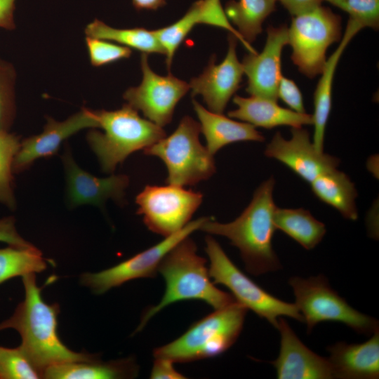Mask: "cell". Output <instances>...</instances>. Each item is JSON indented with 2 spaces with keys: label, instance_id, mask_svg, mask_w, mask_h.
<instances>
[{
  "label": "cell",
  "instance_id": "obj_1",
  "mask_svg": "<svg viewBox=\"0 0 379 379\" xmlns=\"http://www.w3.org/2000/svg\"><path fill=\"white\" fill-rule=\"evenodd\" d=\"M22 283L25 298L13 315L0 323V331L13 328L19 333L22 338L20 347L41 375L46 368L55 364L86 361L98 357L97 354L74 352L60 340L57 333L60 306L43 300L41 288L36 284L34 273L23 276Z\"/></svg>",
  "mask_w": 379,
  "mask_h": 379
},
{
  "label": "cell",
  "instance_id": "obj_2",
  "mask_svg": "<svg viewBox=\"0 0 379 379\" xmlns=\"http://www.w3.org/2000/svg\"><path fill=\"white\" fill-rule=\"evenodd\" d=\"M275 180L271 177L261 183L241 215L232 222L222 223L210 218L199 230L208 234L226 237L240 252L248 272L259 276L281 269L280 261L272 247L276 230L273 199Z\"/></svg>",
  "mask_w": 379,
  "mask_h": 379
},
{
  "label": "cell",
  "instance_id": "obj_3",
  "mask_svg": "<svg viewBox=\"0 0 379 379\" xmlns=\"http://www.w3.org/2000/svg\"><path fill=\"white\" fill-rule=\"evenodd\" d=\"M158 272L165 280L164 294L156 305L144 312L137 331L166 307L179 301L201 300L214 310L236 301L232 294L215 286L206 260L198 255L197 245L190 236L168 252L161 261Z\"/></svg>",
  "mask_w": 379,
  "mask_h": 379
},
{
  "label": "cell",
  "instance_id": "obj_4",
  "mask_svg": "<svg viewBox=\"0 0 379 379\" xmlns=\"http://www.w3.org/2000/svg\"><path fill=\"white\" fill-rule=\"evenodd\" d=\"M92 112L101 131H90L86 140L107 173H113L131 154L145 150L166 135L162 127L141 117L126 103L116 110Z\"/></svg>",
  "mask_w": 379,
  "mask_h": 379
},
{
  "label": "cell",
  "instance_id": "obj_5",
  "mask_svg": "<svg viewBox=\"0 0 379 379\" xmlns=\"http://www.w3.org/2000/svg\"><path fill=\"white\" fill-rule=\"evenodd\" d=\"M248 309L235 301L194 322L181 336L155 348L154 357L186 363L217 357L239 338Z\"/></svg>",
  "mask_w": 379,
  "mask_h": 379
},
{
  "label": "cell",
  "instance_id": "obj_6",
  "mask_svg": "<svg viewBox=\"0 0 379 379\" xmlns=\"http://www.w3.org/2000/svg\"><path fill=\"white\" fill-rule=\"evenodd\" d=\"M200 133L199 123L185 116L170 135L143 150L145 154L157 157L164 163L167 184L194 185L215 173L213 155L200 142Z\"/></svg>",
  "mask_w": 379,
  "mask_h": 379
},
{
  "label": "cell",
  "instance_id": "obj_7",
  "mask_svg": "<svg viewBox=\"0 0 379 379\" xmlns=\"http://www.w3.org/2000/svg\"><path fill=\"white\" fill-rule=\"evenodd\" d=\"M205 244L211 278L215 284L226 286L237 302L275 328L278 319L282 316L303 322L302 316L295 303L284 302L257 285L234 264L211 234L206 237Z\"/></svg>",
  "mask_w": 379,
  "mask_h": 379
},
{
  "label": "cell",
  "instance_id": "obj_8",
  "mask_svg": "<svg viewBox=\"0 0 379 379\" xmlns=\"http://www.w3.org/2000/svg\"><path fill=\"white\" fill-rule=\"evenodd\" d=\"M295 297L298 309L307 332L320 322H340L354 331L371 335L379 328L378 321L352 307L329 285L322 274L307 279L293 277L288 280Z\"/></svg>",
  "mask_w": 379,
  "mask_h": 379
},
{
  "label": "cell",
  "instance_id": "obj_9",
  "mask_svg": "<svg viewBox=\"0 0 379 379\" xmlns=\"http://www.w3.org/2000/svg\"><path fill=\"white\" fill-rule=\"evenodd\" d=\"M291 60L309 78L320 74L326 62L328 48L341 39V18L321 5L293 16L288 27Z\"/></svg>",
  "mask_w": 379,
  "mask_h": 379
},
{
  "label": "cell",
  "instance_id": "obj_10",
  "mask_svg": "<svg viewBox=\"0 0 379 379\" xmlns=\"http://www.w3.org/2000/svg\"><path fill=\"white\" fill-rule=\"evenodd\" d=\"M202 201L201 192L170 184L147 185L135 198L137 213L144 224L164 237L187 225Z\"/></svg>",
  "mask_w": 379,
  "mask_h": 379
},
{
  "label": "cell",
  "instance_id": "obj_11",
  "mask_svg": "<svg viewBox=\"0 0 379 379\" xmlns=\"http://www.w3.org/2000/svg\"><path fill=\"white\" fill-rule=\"evenodd\" d=\"M208 217L190 221L179 232L164 237L159 243L107 270L96 273L81 274V284L94 293L102 294L109 289L140 278L157 275L159 264L168 252L178 242L199 230Z\"/></svg>",
  "mask_w": 379,
  "mask_h": 379
},
{
  "label": "cell",
  "instance_id": "obj_12",
  "mask_svg": "<svg viewBox=\"0 0 379 379\" xmlns=\"http://www.w3.org/2000/svg\"><path fill=\"white\" fill-rule=\"evenodd\" d=\"M140 66V84L128 88L123 98L126 104L140 111L147 119L163 128L171 123L175 107L190 89V85L173 75L155 73L148 64L147 54H141Z\"/></svg>",
  "mask_w": 379,
  "mask_h": 379
},
{
  "label": "cell",
  "instance_id": "obj_13",
  "mask_svg": "<svg viewBox=\"0 0 379 379\" xmlns=\"http://www.w3.org/2000/svg\"><path fill=\"white\" fill-rule=\"evenodd\" d=\"M291 131V138L288 140L277 132L267 145L265 155L281 162L308 183L319 175L337 168L340 160L319 152L306 129L292 128Z\"/></svg>",
  "mask_w": 379,
  "mask_h": 379
},
{
  "label": "cell",
  "instance_id": "obj_14",
  "mask_svg": "<svg viewBox=\"0 0 379 379\" xmlns=\"http://www.w3.org/2000/svg\"><path fill=\"white\" fill-rule=\"evenodd\" d=\"M237 40L230 33L224 60L216 65L213 55L203 72L189 83L192 96L201 95L208 109L215 113L223 114L229 100L239 88L244 74L237 55Z\"/></svg>",
  "mask_w": 379,
  "mask_h": 379
},
{
  "label": "cell",
  "instance_id": "obj_15",
  "mask_svg": "<svg viewBox=\"0 0 379 379\" xmlns=\"http://www.w3.org/2000/svg\"><path fill=\"white\" fill-rule=\"evenodd\" d=\"M97 128L92 109L85 107L63 121L47 117L42 132L21 140L13 161V173L27 170L39 159L53 156L67 139L79 131Z\"/></svg>",
  "mask_w": 379,
  "mask_h": 379
},
{
  "label": "cell",
  "instance_id": "obj_16",
  "mask_svg": "<svg viewBox=\"0 0 379 379\" xmlns=\"http://www.w3.org/2000/svg\"><path fill=\"white\" fill-rule=\"evenodd\" d=\"M62 161L66 180L67 201L69 206L93 205L102 207L108 199L121 203L129 185L128 176L112 174L98 178L82 169L66 147Z\"/></svg>",
  "mask_w": 379,
  "mask_h": 379
},
{
  "label": "cell",
  "instance_id": "obj_17",
  "mask_svg": "<svg viewBox=\"0 0 379 379\" xmlns=\"http://www.w3.org/2000/svg\"><path fill=\"white\" fill-rule=\"evenodd\" d=\"M288 27L267 28V39L262 51L244 56L241 65L247 76L246 91L251 96L277 101L278 86L281 74V54L288 44Z\"/></svg>",
  "mask_w": 379,
  "mask_h": 379
},
{
  "label": "cell",
  "instance_id": "obj_18",
  "mask_svg": "<svg viewBox=\"0 0 379 379\" xmlns=\"http://www.w3.org/2000/svg\"><path fill=\"white\" fill-rule=\"evenodd\" d=\"M280 333L278 357L270 363L279 379H331L333 370L328 359L313 352L296 335L281 317L277 328Z\"/></svg>",
  "mask_w": 379,
  "mask_h": 379
},
{
  "label": "cell",
  "instance_id": "obj_19",
  "mask_svg": "<svg viewBox=\"0 0 379 379\" xmlns=\"http://www.w3.org/2000/svg\"><path fill=\"white\" fill-rule=\"evenodd\" d=\"M206 24L229 31L239 40L249 53L256 51L247 43L232 25L222 7L220 0H198L175 22L154 32L165 51L166 64L170 71L174 54L196 25Z\"/></svg>",
  "mask_w": 379,
  "mask_h": 379
},
{
  "label": "cell",
  "instance_id": "obj_20",
  "mask_svg": "<svg viewBox=\"0 0 379 379\" xmlns=\"http://www.w3.org/2000/svg\"><path fill=\"white\" fill-rule=\"evenodd\" d=\"M333 378H379V328L359 344L338 342L327 348Z\"/></svg>",
  "mask_w": 379,
  "mask_h": 379
},
{
  "label": "cell",
  "instance_id": "obj_21",
  "mask_svg": "<svg viewBox=\"0 0 379 379\" xmlns=\"http://www.w3.org/2000/svg\"><path fill=\"white\" fill-rule=\"evenodd\" d=\"M234 103L237 108L228 112L230 118L248 123L254 127L267 129L281 126L300 128L312 124V115L299 113L279 106L277 101L251 96L234 95Z\"/></svg>",
  "mask_w": 379,
  "mask_h": 379
},
{
  "label": "cell",
  "instance_id": "obj_22",
  "mask_svg": "<svg viewBox=\"0 0 379 379\" xmlns=\"http://www.w3.org/2000/svg\"><path fill=\"white\" fill-rule=\"evenodd\" d=\"M362 28L357 22L348 20L347 26L338 48L327 59L320 74L321 78L314 93L313 144L319 152H324L326 128L332 107V86L338 63L346 46Z\"/></svg>",
  "mask_w": 379,
  "mask_h": 379
},
{
  "label": "cell",
  "instance_id": "obj_23",
  "mask_svg": "<svg viewBox=\"0 0 379 379\" xmlns=\"http://www.w3.org/2000/svg\"><path fill=\"white\" fill-rule=\"evenodd\" d=\"M192 104L199 121L201 132L206 140V147L213 156L220 149L233 142L265 140V137L253 126L213 112L195 100H192Z\"/></svg>",
  "mask_w": 379,
  "mask_h": 379
},
{
  "label": "cell",
  "instance_id": "obj_24",
  "mask_svg": "<svg viewBox=\"0 0 379 379\" xmlns=\"http://www.w3.org/2000/svg\"><path fill=\"white\" fill-rule=\"evenodd\" d=\"M133 358L103 361L98 358L86 361H69L46 368L42 378L48 379H121L138 375Z\"/></svg>",
  "mask_w": 379,
  "mask_h": 379
},
{
  "label": "cell",
  "instance_id": "obj_25",
  "mask_svg": "<svg viewBox=\"0 0 379 379\" xmlns=\"http://www.w3.org/2000/svg\"><path fill=\"white\" fill-rule=\"evenodd\" d=\"M314 194L321 201L335 208L343 218H358L355 199L357 191L350 178L337 168L324 173L310 183Z\"/></svg>",
  "mask_w": 379,
  "mask_h": 379
},
{
  "label": "cell",
  "instance_id": "obj_26",
  "mask_svg": "<svg viewBox=\"0 0 379 379\" xmlns=\"http://www.w3.org/2000/svg\"><path fill=\"white\" fill-rule=\"evenodd\" d=\"M274 224L307 250L316 247L326 233L325 225L302 208H283L277 206Z\"/></svg>",
  "mask_w": 379,
  "mask_h": 379
},
{
  "label": "cell",
  "instance_id": "obj_27",
  "mask_svg": "<svg viewBox=\"0 0 379 379\" xmlns=\"http://www.w3.org/2000/svg\"><path fill=\"white\" fill-rule=\"evenodd\" d=\"M278 0H230L225 6V13L237 27L241 37L249 44L262 31L265 19L276 10Z\"/></svg>",
  "mask_w": 379,
  "mask_h": 379
},
{
  "label": "cell",
  "instance_id": "obj_28",
  "mask_svg": "<svg viewBox=\"0 0 379 379\" xmlns=\"http://www.w3.org/2000/svg\"><path fill=\"white\" fill-rule=\"evenodd\" d=\"M86 36L117 42L142 53L165 55V51L154 30L142 27L119 29L109 26L101 20H94L84 29Z\"/></svg>",
  "mask_w": 379,
  "mask_h": 379
},
{
  "label": "cell",
  "instance_id": "obj_29",
  "mask_svg": "<svg viewBox=\"0 0 379 379\" xmlns=\"http://www.w3.org/2000/svg\"><path fill=\"white\" fill-rule=\"evenodd\" d=\"M46 267V259L35 246L9 245L0 248V285L13 277L41 272Z\"/></svg>",
  "mask_w": 379,
  "mask_h": 379
},
{
  "label": "cell",
  "instance_id": "obj_30",
  "mask_svg": "<svg viewBox=\"0 0 379 379\" xmlns=\"http://www.w3.org/2000/svg\"><path fill=\"white\" fill-rule=\"evenodd\" d=\"M20 142L13 133L0 132V203L12 210L16 206L13 164Z\"/></svg>",
  "mask_w": 379,
  "mask_h": 379
},
{
  "label": "cell",
  "instance_id": "obj_31",
  "mask_svg": "<svg viewBox=\"0 0 379 379\" xmlns=\"http://www.w3.org/2000/svg\"><path fill=\"white\" fill-rule=\"evenodd\" d=\"M16 76L14 65L0 58V132H9L15 119Z\"/></svg>",
  "mask_w": 379,
  "mask_h": 379
},
{
  "label": "cell",
  "instance_id": "obj_32",
  "mask_svg": "<svg viewBox=\"0 0 379 379\" xmlns=\"http://www.w3.org/2000/svg\"><path fill=\"white\" fill-rule=\"evenodd\" d=\"M41 373L19 346H0V379H39Z\"/></svg>",
  "mask_w": 379,
  "mask_h": 379
},
{
  "label": "cell",
  "instance_id": "obj_33",
  "mask_svg": "<svg viewBox=\"0 0 379 379\" xmlns=\"http://www.w3.org/2000/svg\"><path fill=\"white\" fill-rule=\"evenodd\" d=\"M349 14V19L361 27L378 30L379 0H324Z\"/></svg>",
  "mask_w": 379,
  "mask_h": 379
},
{
  "label": "cell",
  "instance_id": "obj_34",
  "mask_svg": "<svg viewBox=\"0 0 379 379\" xmlns=\"http://www.w3.org/2000/svg\"><path fill=\"white\" fill-rule=\"evenodd\" d=\"M86 47L91 65L101 67L130 58L131 48L112 43L110 41L86 36Z\"/></svg>",
  "mask_w": 379,
  "mask_h": 379
},
{
  "label": "cell",
  "instance_id": "obj_35",
  "mask_svg": "<svg viewBox=\"0 0 379 379\" xmlns=\"http://www.w3.org/2000/svg\"><path fill=\"white\" fill-rule=\"evenodd\" d=\"M277 93L278 98L279 97L291 110L299 113L305 112L301 91L292 79L281 75Z\"/></svg>",
  "mask_w": 379,
  "mask_h": 379
},
{
  "label": "cell",
  "instance_id": "obj_36",
  "mask_svg": "<svg viewBox=\"0 0 379 379\" xmlns=\"http://www.w3.org/2000/svg\"><path fill=\"white\" fill-rule=\"evenodd\" d=\"M0 241L19 247L34 246L18 234L15 218L12 216L0 219Z\"/></svg>",
  "mask_w": 379,
  "mask_h": 379
},
{
  "label": "cell",
  "instance_id": "obj_37",
  "mask_svg": "<svg viewBox=\"0 0 379 379\" xmlns=\"http://www.w3.org/2000/svg\"><path fill=\"white\" fill-rule=\"evenodd\" d=\"M149 378L152 379H182L186 377L174 368L172 361L165 358L154 357Z\"/></svg>",
  "mask_w": 379,
  "mask_h": 379
},
{
  "label": "cell",
  "instance_id": "obj_38",
  "mask_svg": "<svg viewBox=\"0 0 379 379\" xmlns=\"http://www.w3.org/2000/svg\"><path fill=\"white\" fill-rule=\"evenodd\" d=\"M293 15L310 11L319 6L324 0H278Z\"/></svg>",
  "mask_w": 379,
  "mask_h": 379
},
{
  "label": "cell",
  "instance_id": "obj_39",
  "mask_svg": "<svg viewBox=\"0 0 379 379\" xmlns=\"http://www.w3.org/2000/svg\"><path fill=\"white\" fill-rule=\"evenodd\" d=\"M16 0H0V28L6 30L15 29L14 11Z\"/></svg>",
  "mask_w": 379,
  "mask_h": 379
},
{
  "label": "cell",
  "instance_id": "obj_40",
  "mask_svg": "<svg viewBox=\"0 0 379 379\" xmlns=\"http://www.w3.org/2000/svg\"><path fill=\"white\" fill-rule=\"evenodd\" d=\"M135 9L156 11L166 4V0H132Z\"/></svg>",
  "mask_w": 379,
  "mask_h": 379
}]
</instances>
